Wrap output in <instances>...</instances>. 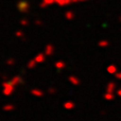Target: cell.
I'll use <instances>...</instances> for the list:
<instances>
[{
	"label": "cell",
	"instance_id": "obj_1",
	"mask_svg": "<svg viewBox=\"0 0 121 121\" xmlns=\"http://www.w3.org/2000/svg\"><path fill=\"white\" fill-rule=\"evenodd\" d=\"M109 73H111V74H114L116 72H117V69H116V66H109Z\"/></svg>",
	"mask_w": 121,
	"mask_h": 121
},
{
	"label": "cell",
	"instance_id": "obj_2",
	"mask_svg": "<svg viewBox=\"0 0 121 121\" xmlns=\"http://www.w3.org/2000/svg\"><path fill=\"white\" fill-rule=\"evenodd\" d=\"M113 89H114V84H110V85H109L108 86V92H110V93H111V92H112L113 91Z\"/></svg>",
	"mask_w": 121,
	"mask_h": 121
},
{
	"label": "cell",
	"instance_id": "obj_3",
	"mask_svg": "<svg viewBox=\"0 0 121 121\" xmlns=\"http://www.w3.org/2000/svg\"><path fill=\"white\" fill-rule=\"evenodd\" d=\"M105 98H107V100H112L113 99V94H111V93H108V94L105 95Z\"/></svg>",
	"mask_w": 121,
	"mask_h": 121
},
{
	"label": "cell",
	"instance_id": "obj_4",
	"mask_svg": "<svg viewBox=\"0 0 121 121\" xmlns=\"http://www.w3.org/2000/svg\"><path fill=\"white\" fill-rule=\"evenodd\" d=\"M117 78H121V73H118L117 74Z\"/></svg>",
	"mask_w": 121,
	"mask_h": 121
},
{
	"label": "cell",
	"instance_id": "obj_5",
	"mask_svg": "<svg viewBox=\"0 0 121 121\" xmlns=\"http://www.w3.org/2000/svg\"><path fill=\"white\" fill-rule=\"evenodd\" d=\"M101 46H107V43L104 42V43H101Z\"/></svg>",
	"mask_w": 121,
	"mask_h": 121
},
{
	"label": "cell",
	"instance_id": "obj_6",
	"mask_svg": "<svg viewBox=\"0 0 121 121\" xmlns=\"http://www.w3.org/2000/svg\"><path fill=\"white\" fill-rule=\"evenodd\" d=\"M118 95H120V96H121V90L118 91Z\"/></svg>",
	"mask_w": 121,
	"mask_h": 121
}]
</instances>
